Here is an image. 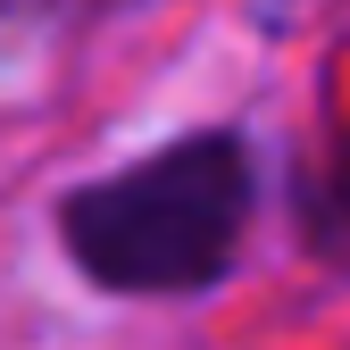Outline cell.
Segmentation results:
<instances>
[{
	"label": "cell",
	"mask_w": 350,
	"mask_h": 350,
	"mask_svg": "<svg viewBox=\"0 0 350 350\" xmlns=\"http://www.w3.org/2000/svg\"><path fill=\"white\" fill-rule=\"evenodd\" d=\"M250 217V159L226 134H192L67 200V250L117 292H192L234 267Z\"/></svg>",
	"instance_id": "6da1fadb"
},
{
	"label": "cell",
	"mask_w": 350,
	"mask_h": 350,
	"mask_svg": "<svg viewBox=\"0 0 350 350\" xmlns=\"http://www.w3.org/2000/svg\"><path fill=\"white\" fill-rule=\"evenodd\" d=\"M0 9H33V0H0Z\"/></svg>",
	"instance_id": "7a4b0ae2"
}]
</instances>
